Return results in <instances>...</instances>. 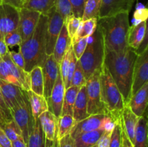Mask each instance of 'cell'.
<instances>
[{
	"label": "cell",
	"mask_w": 148,
	"mask_h": 147,
	"mask_svg": "<svg viewBox=\"0 0 148 147\" xmlns=\"http://www.w3.org/2000/svg\"><path fill=\"white\" fill-rule=\"evenodd\" d=\"M137 55L136 50L130 47L122 52L105 49L103 63L121 93L125 106L132 97L133 73Z\"/></svg>",
	"instance_id": "obj_1"
},
{
	"label": "cell",
	"mask_w": 148,
	"mask_h": 147,
	"mask_svg": "<svg viewBox=\"0 0 148 147\" xmlns=\"http://www.w3.org/2000/svg\"><path fill=\"white\" fill-rule=\"evenodd\" d=\"M97 26L103 37L106 50L122 52L129 47L130 25L128 12L98 18Z\"/></svg>",
	"instance_id": "obj_2"
},
{
	"label": "cell",
	"mask_w": 148,
	"mask_h": 147,
	"mask_svg": "<svg viewBox=\"0 0 148 147\" xmlns=\"http://www.w3.org/2000/svg\"><path fill=\"white\" fill-rule=\"evenodd\" d=\"M48 16L40 14L38 22L31 37L20 45V50L25 59V70L30 72L35 67H43L47 58L46 34Z\"/></svg>",
	"instance_id": "obj_3"
},
{
	"label": "cell",
	"mask_w": 148,
	"mask_h": 147,
	"mask_svg": "<svg viewBox=\"0 0 148 147\" xmlns=\"http://www.w3.org/2000/svg\"><path fill=\"white\" fill-rule=\"evenodd\" d=\"M100 85L101 102L103 104L106 114L116 122H120L125 104L121 93L104 63L101 69Z\"/></svg>",
	"instance_id": "obj_4"
},
{
	"label": "cell",
	"mask_w": 148,
	"mask_h": 147,
	"mask_svg": "<svg viewBox=\"0 0 148 147\" xmlns=\"http://www.w3.org/2000/svg\"><path fill=\"white\" fill-rule=\"evenodd\" d=\"M105 45L103 35L97 26L93 34L88 37V43L85 52L79 59L86 80L103 64Z\"/></svg>",
	"instance_id": "obj_5"
},
{
	"label": "cell",
	"mask_w": 148,
	"mask_h": 147,
	"mask_svg": "<svg viewBox=\"0 0 148 147\" xmlns=\"http://www.w3.org/2000/svg\"><path fill=\"white\" fill-rule=\"evenodd\" d=\"M101 69L95 71L86 82L88 112L90 115L96 114L107 115L103 104L101 102L100 85Z\"/></svg>",
	"instance_id": "obj_6"
},
{
	"label": "cell",
	"mask_w": 148,
	"mask_h": 147,
	"mask_svg": "<svg viewBox=\"0 0 148 147\" xmlns=\"http://www.w3.org/2000/svg\"><path fill=\"white\" fill-rule=\"evenodd\" d=\"M10 112L12 119L15 121L21 130L23 139L27 144L29 135L33 130L35 123L32 115L27 92H26L23 102H22L18 106L10 110Z\"/></svg>",
	"instance_id": "obj_7"
},
{
	"label": "cell",
	"mask_w": 148,
	"mask_h": 147,
	"mask_svg": "<svg viewBox=\"0 0 148 147\" xmlns=\"http://www.w3.org/2000/svg\"><path fill=\"white\" fill-rule=\"evenodd\" d=\"M48 23L46 34V53L50 56L53 53L55 43L57 40L62 27L64 24L62 16L53 7L48 13Z\"/></svg>",
	"instance_id": "obj_8"
},
{
	"label": "cell",
	"mask_w": 148,
	"mask_h": 147,
	"mask_svg": "<svg viewBox=\"0 0 148 147\" xmlns=\"http://www.w3.org/2000/svg\"><path fill=\"white\" fill-rule=\"evenodd\" d=\"M20 9L3 3L0 5V38L18 28Z\"/></svg>",
	"instance_id": "obj_9"
},
{
	"label": "cell",
	"mask_w": 148,
	"mask_h": 147,
	"mask_svg": "<svg viewBox=\"0 0 148 147\" xmlns=\"http://www.w3.org/2000/svg\"><path fill=\"white\" fill-rule=\"evenodd\" d=\"M148 82V46L147 48L137 55L134 67L132 96Z\"/></svg>",
	"instance_id": "obj_10"
},
{
	"label": "cell",
	"mask_w": 148,
	"mask_h": 147,
	"mask_svg": "<svg viewBox=\"0 0 148 147\" xmlns=\"http://www.w3.org/2000/svg\"><path fill=\"white\" fill-rule=\"evenodd\" d=\"M20 20L18 29L22 37V42L27 40L33 35L39 18L40 13L25 8H21L19 10Z\"/></svg>",
	"instance_id": "obj_11"
},
{
	"label": "cell",
	"mask_w": 148,
	"mask_h": 147,
	"mask_svg": "<svg viewBox=\"0 0 148 147\" xmlns=\"http://www.w3.org/2000/svg\"><path fill=\"white\" fill-rule=\"evenodd\" d=\"M0 87L4 102L10 110L23 102L27 92L20 86L1 79H0Z\"/></svg>",
	"instance_id": "obj_12"
},
{
	"label": "cell",
	"mask_w": 148,
	"mask_h": 147,
	"mask_svg": "<svg viewBox=\"0 0 148 147\" xmlns=\"http://www.w3.org/2000/svg\"><path fill=\"white\" fill-rule=\"evenodd\" d=\"M44 82V95L43 96L49 99L55 84L58 74L59 72V64L56 61L53 55L48 56L44 65L42 67Z\"/></svg>",
	"instance_id": "obj_13"
},
{
	"label": "cell",
	"mask_w": 148,
	"mask_h": 147,
	"mask_svg": "<svg viewBox=\"0 0 148 147\" xmlns=\"http://www.w3.org/2000/svg\"><path fill=\"white\" fill-rule=\"evenodd\" d=\"M65 91H66L65 85L59 71L54 86L51 91L50 97L47 99L49 110L51 111L57 118L60 117L62 114Z\"/></svg>",
	"instance_id": "obj_14"
},
{
	"label": "cell",
	"mask_w": 148,
	"mask_h": 147,
	"mask_svg": "<svg viewBox=\"0 0 148 147\" xmlns=\"http://www.w3.org/2000/svg\"><path fill=\"white\" fill-rule=\"evenodd\" d=\"M136 0H102L99 17H111L121 12L131 11Z\"/></svg>",
	"instance_id": "obj_15"
},
{
	"label": "cell",
	"mask_w": 148,
	"mask_h": 147,
	"mask_svg": "<svg viewBox=\"0 0 148 147\" xmlns=\"http://www.w3.org/2000/svg\"><path fill=\"white\" fill-rule=\"evenodd\" d=\"M106 116V115H104V114H96V115H90L85 119L77 122L74 126L73 129L70 133L71 136L74 138L77 135H79L82 133L89 132V131L103 128V125Z\"/></svg>",
	"instance_id": "obj_16"
},
{
	"label": "cell",
	"mask_w": 148,
	"mask_h": 147,
	"mask_svg": "<svg viewBox=\"0 0 148 147\" xmlns=\"http://www.w3.org/2000/svg\"><path fill=\"white\" fill-rule=\"evenodd\" d=\"M127 105L138 117L145 115L148 108V82L131 97Z\"/></svg>",
	"instance_id": "obj_17"
},
{
	"label": "cell",
	"mask_w": 148,
	"mask_h": 147,
	"mask_svg": "<svg viewBox=\"0 0 148 147\" xmlns=\"http://www.w3.org/2000/svg\"><path fill=\"white\" fill-rule=\"evenodd\" d=\"M73 118L75 121V125L77 122H80L82 120L85 119L90 115L88 112V98H87V89L86 84L80 87L73 108Z\"/></svg>",
	"instance_id": "obj_18"
},
{
	"label": "cell",
	"mask_w": 148,
	"mask_h": 147,
	"mask_svg": "<svg viewBox=\"0 0 148 147\" xmlns=\"http://www.w3.org/2000/svg\"><path fill=\"white\" fill-rule=\"evenodd\" d=\"M46 139L54 141L57 135L58 118L51 111L43 112L38 118Z\"/></svg>",
	"instance_id": "obj_19"
},
{
	"label": "cell",
	"mask_w": 148,
	"mask_h": 147,
	"mask_svg": "<svg viewBox=\"0 0 148 147\" xmlns=\"http://www.w3.org/2000/svg\"><path fill=\"white\" fill-rule=\"evenodd\" d=\"M1 59L7 63L10 69V73L14 77L17 79L19 83L21 85V88L25 91L30 90V72L26 71L25 69H21L16 66L10 58V53H8L3 56Z\"/></svg>",
	"instance_id": "obj_20"
},
{
	"label": "cell",
	"mask_w": 148,
	"mask_h": 147,
	"mask_svg": "<svg viewBox=\"0 0 148 147\" xmlns=\"http://www.w3.org/2000/svg\"><path fill=\"white\" fill-rule=\"evenodd\" d=\"M140 117L136 115L132 112L128 105H126L124 108L121 118V125L125 131L127 137L132 144H134V134L137 122Z\"/></svg>",
	"instance_id": "obj_21"
},
{
	"label": "cell",
	"mask_w": 148,
	"mask_h": 147,
	"mask_svg": "<svg viewBox=\"0 0 148 147\" xmlns=\"http://www.w3.org/2000/svg\"><path fill=\"white\" fill-rule=\"evenodd\" d=\"M71 45H72V39L68 35L66 26L64 24L60 34L55 43L54 48H53V53H52L53 58L59 64H60L62 59L69 49Z\"/></svg>",
	"instance_id": "obj_22"
},
{
	"label": "cell",
	"mask_w": 148,
	"mask_h": 147,
	"mask_svg": "<svg viewBox=\"0 0 148 147\" xmlns=\"http://www.w3.org/2000/svg\"><path fill=\"white\" fill-rule=\"evenodd\" d=\"M27 92L32 115H33L34 121L36 122L43 112L49 110L47 99L43 95H37L31 90L27 91Z\"/></svg>",
	"instance_id": "obj_23"
},
{
	"label": "cell",
	"mask_w": 148,
	"mask_h": 147,
	"mask_svg": "<svg viewBox=\"0 0 148 147\" xmlns=\"http://www.w3.org/2000/svg\"><path fill=\"white\" fill-rule=\"evenodd\" d=\"M133 145L134 147H148V118L146 115L139 118Z\"/></svg>",
	"instance_id": "obj_24"
},
{
	"label": "cell",
	"mask_w": 148,
	"mask_h": 147,
	"mask_svg": "<svg viewBox=\"0 0 148 147\" xmlns=\"http://www.w3.org/2000/svg\"><path fill=\"white\" fill-rule=\"evenodd\" d=\"M105 132L103 128L82 133L74 138L75 147H92L97 145L100 138Z\"/></svg>",
	"instance_id": "obj_25"
},
{
	"label": "cell",
	"mask_w": 148,
	"mask_h": 147,
	"mask_svg": "<svg viewBox=\"0 0 148 147\" xmlns=\"http://www.w3.org/2000/svg\"><path fill=\"white\" fill-rule=\"evenodd\" d=\"M146 22H141L137 24H133L130 27L129 32L128 45L129 47L137 50L144 40L145 35Z\"/></svg>",
	"instance_id": "obj_26"
},
{
	"label": "cell",
	"mask_w": 148,
	"mask_h": 147,
	"mask_svg": "<svg viewBox=\"0 0 148 147\" xmlns=\"http://www.w3.org/2000/svg\"><path fill=\"white\" fill-rule=\"evenodd\" d=\"M56 0H25L23 8L38 12L40 14L47 15L53 7H55Z\"/></svg>",
	"instance_id": "obj_27"
},
{
	"label": "cell",
	"mask_w": 148,
	"mask_h": 147,
	"mask_svg": "<svg viewBox=\"0 0 148 147\" xmlns=\"http://www.w3.org/2000/svg\"><path fill=\"white\" fill-rule=\"evenodd\" d=\"M46 137L40 125V120L38 119L35 122L32 131L29 135L27 147H45Z\"/></svg>",
	"instance_id": "obj_28"
},
{
	"label": "cell",
	"mask_w": 148,
	"mask_h": 147,
	"mask_svg": "<svg viewBox=\"0 0 148 147\" xmlns=\"http://www.w3.org/2000/svg\"><path fill=\"white\" fill-rule=\"evenodd\" d=\"M98 24V18H91L87 20H82L76 34L72 39V42L76 41L82 37H88L95 31Z\"/></svg>",
	"instance_id": "obj_29"
},
{
	"label": "cell",
	"mask_w": 148,
	"mask_h": 147,
	"mask_svg": "<svg viewBox=\"0 0 148 147\" xmlns=\"http://www.w3.org/2000/svg\"><path fill=\"white\" fill-rule=\"evenodd\" d=\"M80 88L71 86L66 89L64 97L63 105H62V114L61 115H73V108L75 105L77 95Z\"/></svg>",
	"instance_id": "obj_30"
},
{
	"label": "cell",
	"mask_w": 148,
	"mask_h": 147,
	"mask_svg": "<svg viewBox=\"0 0 148 147\" xmlns=\"http://www.w3.org/2000/svg\"><path fill=\"white\" fill-rule=\"evenodd\" d=\"M57 122V140H60L63 137L70 134L71 131L75 125V121L72 115H61L58 118Z\"/></svg>",
	"instance_id": "obj_31"
},
{
	"label": "cell",
	"mask_w": 148,
	"mask_h": 147,
	"mask_svg": "<svg viewBox=\"0 0 148 147\" xmlns=\"http://www.w3.org/2000/svg\"><path fill=\"white\" fill-rule=\"evenodd\" d=\"M30 74V90L37 95H44V82L42 67H35Z\"/></svg>",
	"instance_id": "obj_32"
},
{
	"label": "cell",
	"mask_w": 148,
	"mask_h": 147,
	"mask_svg": "<svg viewBox=\"0 0 148 147\" xmlns=\"http://www.w3.org/2000/svg\"><path fill=\"white\" fill-rule=\"evenodd\" d=\"M0 127L11 142L23 137L21 130L12 118L4 120L0 122Z\"/></svg>",
	"instance_id": "obj_33"
},
{
	"label": "cell",
	"mask_w": 148,
	"mask_h": 147,
	"mask_svg": "<svg viewBox=\"0 0 148 147\" xmlns=\"http://www.w3.org/2000/svg\"><path fill=\"white\" fill-rule=\"evenodd\" d=\"M101 3L102 0H87L82 20L84 21L91 18L98 19Z\"/></svg>",
	"instance_id": "obj_34"
},
{
	"label": "cell",
	"mask_w": 148,
	"mask_h": 147,
	"mask_svg": "<svg viewBox=\"0 0 148 147\" xmlns=\"http://www.w3.org/2000/svg\"><path fill=\"white\" fill-rule=\"evenodd\" d=\"M55 8L57 12L62 16L64 21L69 17L73 15L72 7L69 0H56Z\"/></svg>",
	"instance_id": "obj_35"
},
{
	"label": "cell",
	"mask_w": 148,
	"mask_h": 147,
	"mask_svg": "<svg viewBox=\"0 0 148 147\" xmlns=\"http://www.w3.org/2000/svg\"><path fill=\"white\" fill-rule=\"evenodd\" d=\"M86 79H85V74H84L83 70L82 69L80 63H79V60H77L76 64V68H75V72H74L73 77L72 79V83L71 86H77V87H82L83 85L86 84Z\"/></svg>",
	"instance_id": "obj_36"
},
{
	"label": "cell",
	"mask_w": 148,
	"mask_h": 147,
	"mask_svg": "<svg viewBox=\"0 0 148 147\" xmlns=\"http://www.w3.org/2000/svg\"><path fill=\"white\" fill-rule=\"evenodd\" d=\"M0 79L21 87V85L19 83L18 81L17 80V79L14 77L12 75V74L10 73L7 63L2 59H1V61L0 63Z\"/></svg>",
	"instance_id": "obj_37"
},
{
	"label": "cell",
	"mask_w": 148,
	"mask_h": 147,
	"mask_svg": "<svg viewBox=\"0 0 148 147\" xmlns=\"http://www.w3.org/2000/svg\"><path fill=\"white\" fill-rule=\"evenodd\" d=\"M82 20V18L76 17L74 15H72L68 17L64 21V25L66 26L68 35L71 39L73 38L75 35L76 34Z\"/></svg>",
	"instance_id": "obj_38"
},
{
	"label": "cell",
	"mask_w": 148,
	"mask_h": 147,
	"mask_svg": "<svg viewBox=\"0 0 148 147\" xmlns=\"http://www.w3.org/2000/svg\"><path fill=\"white\" fill-rule=\"evenodd\" d=\"M72 50V45H71L70 48H69V50H67L66 54L64 55V56L63 59H62V61H61L60 64H59V71H60L61 76H62V80H63L64 85L66 82V79H67L68 69H69V62H70V56Z\"/></svg>",
	"instance_id": "obj_39"
},
{
	"label": "cell",
	"mask_w": 148,
	"mask_h": 147,
	"mask_svg": "<svg viewBox=\"0 0 148 147\" xmlns=\"http://www.w3.org/2000/svg\"><path fill=\"white\" fill-rule=\"evenodd\" d=\"M4 40L8 47L20 46L22 43V37L19 29L13 30L7 33L4 37Z\"/></svg>",
	"instance_id": "obj_40"
},
{
	"label": "cell",
	"mask_w": 148,
	"mask_h": 147,
	"mask_svg": "<svg viewBox=\"0 0 148 147\" xmlns=\"http://www.w3.org/2000/svg\"><path fill=\"white\" fill-rule=\"evenodd\" d=\"M148 18V8L142 4H137V8L133 14V24H137L145 22Z\"/></svg>",
	"instance_id": "obj_41"
},
{
	"label": "cell",
	"mask_w": 148,
	"mask_h": 147,
	"mask_svg": "<svg viewBox=\"0 0 148 147\" xmlns=\"http://www.w3.org/2000/svg\"><path fill=\"white\" fill-rule=\"evenodd\" d=\"M88 43V37H82V38L79 39L76 41L72 42V49H73L75 57L77 58V60L80 59V57L85 52Z\"/></svg>",
	"instance_id": "obj_42"
},
{
	"label": "cell",
	"mask_w": 148,
	"mask_h": 147,
	"mask_svg": "<svg viewBox=\"0 0 148 147\" xmlns=\"http://www.w3.org/2000/svg\"><path fill=\"white\" fill-rule=\"evenodd\" d=\"M121 122V121H120ZM109 147H122V135H121V123L116 125L111 135Z\"/></svg>",
	"instance_id": "obj_43"
},
{
	"label": "cell",
	"mask_w": 148,
	"mask_h": 147,
	"mask_svg": "<svg viewBox=\"0 0 148 147\" xmlns=\"http://www.w3.org/2000/svg\"><path fill=\"white\" fill-rule=\"evenodd\" d=\"M77 59L75 57V53H74L73 49L71 52L70 56V62H69V69H68V74H67V79H66V82L65 84V89H68L71 86V83H72V79L73 77L74 72H75V68H76V64Z\"/></svg>",
	"instance_id": "obj_44"
},
{
	"label": "cell",
	"mask_w": 148,
	"mask_h": 147,
	"mask_svg": "<svg viewBox=\"0 0 148 147\" xmlns=\"http://www.w3.org/2000/svg\"><path fill=\"white\" fill-rule=\"evenodd\" d=\"M72 7L73 15L82 18L87 0H69Z\"/></svg>",
	"instance_id": "obj_45"
},
{
	"label": "cell",
	"mask_w": 148,
	"mask_h": 147,
	"mask_svg": "<svg viewBox=\"0 0 148 147\" xmlns=\"http://www.w3.org/2000/svg\"><path fill=\"white\" fill-rule=\"evenodd\" d=\"M9 53H10V58H11L13 63H14L16 66H18V67L25 69V59L24 57H23V55L22 54L21 52L9 51Z\"/></svg>",
	"instance_id": "obj_46"
},
{
	"label": "cell",
	"mask_w": 148,
	"mask_h": 147,
	"mask_svg": "<svg viewBox=\"0 0 148 147\" xmlns=\"http://www.w3.org/2000/svg\"><path fill=\"white\" fill-rule=\"evenodd\" d=\"M111 133L105 131L97 143V147H109Z\"/></svg>",
	"instance_id": "obj_47"
},
{
	"label": "cell",
	"mask_w": 148,
	"mask_h": 147,
	"mask_svg": "<svg viewBox=\"0 0 148 147\" xmlns=\"http://www.w3.org/2000/svg\"><path fill=\"white\" fill-rule=\"evenodd\" d=\"M59 147H75L74 138L70 134L59 140Z\"/></svg>",
	"instance_id": "obj_48"
},
{
	"label": "cell",
	"mask_w": 148,
	"mask_h": 147,
	"mask_svg": "<svg viewBox=\"0 0 148 147\" xmlns=\"http://www.w3.org/2000/svg\"><path fill=\"white\" fill-rule=\"evenodd\" d=\"M0 108H1V110H2L3 114H4V118H5V120L12 118L11 116V114H10V110L7 108V105H6L5 102H4V98H3L2 94H1V87H0Z\"/></svg>",
	"instance_id": "obj_49"
},
{
	"label": "cell",
	"mask_w": 148,
	"mask_h": 147,
	"mask_svg": "<svg viewBox=\"0 0 148 147\" xmlns=\"http://www.w3.org/2000/svg\"><path fill=\"white\" fill-rule=\"evenodd\" d=\"M146 22V30H145V35L144 40H143V43H141V45L140 46V47L138 48L136 52H137V54H140L142 52L144 51L147 47L148 46V18L145 21Z\"/></svg>",
	"instance_id": "obj_50"
},
{
	"label": "cell",
	"mask_w": 148,
	"mask_h": 147,
	"mask_svg": "<svg viewBox=\"0 0 148 147\" xmlns=\"http://www.w3.org/2000/svg\"><path fill=\"white\" fill-rule=\"evenodd\" d=\"M0 146L1 147H12V142L8 137L6 135L3 130L0 127Z\"/></svg>",
	"instance_id": "obj_51"
},
{
	"label": "cell",
	"mask_w": 148,
	"mask_h": 147,
	"mask_svg": "<svg viewBox=\"0 0 148 147\" xmlns=\"http://www.w3.org/2000/svg\"><path fill=\"white\" fill-rule=\"evenodd\" d=\"M121 135H122V147H134V145L130 141V140L129 139V138L127 137V134H126L125 131L123 129L122 127H121Z\"/></svg>",
	"instance_id": "obj_52"
},
{
	"label": "cell",
	"mask_w": 148,
	"mask_h": 147,
	"mask_svg": "<svg viewBox=\"0 0 148 147\" xmlns=\"http://www.w3.org/2000/svg\"><path fill=\"white\" fill-rule=\"evenodd\" d=\"M4 4H10L17 9L23 8V1L25 0H1Z\"/></svg>",
	"instance_id": "obj_53"
},
{
	"label": "cell",
	"mask_w": 148,
	"mask_h": 147,
	"mask_svg": "<svg viewBox=\"0 0 148 147\" xmlns=\"http://www.w3.org/2000/svg\"><path fill=\"white\" fill-rule=\"evenodd\" d=\"M10 51L8 48V46L6 45L4 39L0 38V57L2 58L5 56L8 52Z\"/></svg>",
	"instance_id": "obj_54"
},
{
	"label": "cell",
	"mask_w": 148,
	"mask_h": 147,
	"mask_svg": "<svg viewBox=\"0 0 148 147\" xmlns=\"http://www.w3.org/2000/svg\"><path fill=\"white\" fill-rule=\"evenodd\" d=\"M12 147H27L26 143L25 142L23 138H18L16 141H14L12 142Z\"/></svg>",
	"instance_id": "obj_55"
},
{
	"label": "cell",
	"mask_w": 148,
	"mask_h": 147,
	"mask_svg": "<svg viewBox=\"0 0 148 147\" xmlns=\"http://www.w3.org/2000/svg\"><path fill=\"white\" fill-rule=\"evenodd\" d=\"M45 147H59V141L57 140V138H56L54 141L46 139Z\"/></svg>",
	"instance_id": "obj_56"
},
{
	"label": "cell",
	"mask_w": 148,
	"mask_h": 147,
	"mask_svg": "<svg viewBox=\"0 0 148 147\" xmlns=\"http://www.w3.org/2000/svg\"><path fill=\"white\" fill-rule=\"evenodd\" d=\"M4 120H5V118H4V114H3L2 110H1V108H0V122L3 121Z\"/></svg>",
	"instance_id": "obj_57"
},
{
	"label": "cell",
	"mask_w": 148,
	"mask_h": 147,
	"mask_svg": "<svg viewBox=\"0 0 148 147\" xmlns=\"http://www.w3.org/2000/svg\"><path fill=\"white\" fill-rule=\"evenodd\" d=\"M2 4H3V1H1V0H0V5H1Z\"/></svg>",
	"instance_id": "obj_58"
},
{
	"label": "cell",
	"mask_w": 148,
	"mask_h": 147,
	"mask_svg": "<svg viewBox=\"0 0 148 147\" xmlns=\"http://www.w3.org/2000/svg\"><path fill=\"white\" fill-rule=\"evenodd\" d=\"M1 58L0 57V63H1Z\"/></svg>",
	"instance_id": "obj_59"
},
{
	"label": "cell",
	"mask_w": 148,
	"mask_h": 147,
	"mask_svg": "<svg viewBox=\"0 0 148 147\" xmlns=\"http://www.w3.org/2000/svg\"><path fill=\"white\" fill-rule=\"evenodd\" d=\"M147 118H148V108H147Z\"/></svg>",
	"instance_id": "obj_60"
},
{
	"label": "cell",
	"mask_w": 148,
	"mask_h": 147,
	"mask_svg": "<svg viewBox=\"0 0 148 147\" xmlns=\"http://www.w3.org/2000/svg\"><path fill=\"white\" fill-rule=\"evenodd\" d=\"M92 147H97V145H95V146H92Z\"/></svg>",
	"instance_id": "obj_61"
},
{
	"label": "cell",
	"mask_w": 148,
	"mask_h": 147,
	"mask_svg": "<svg viewBox=\"0 0 148 147\" xmlns=\"http://www.w3.org/2000/svg\"><path fill=\"white\" fill-rule=\"evenodd\" d=\"M0 147H1V146H0Z\"/></svg>",
	"instance_id": "obj_62"
}]
</instances>
